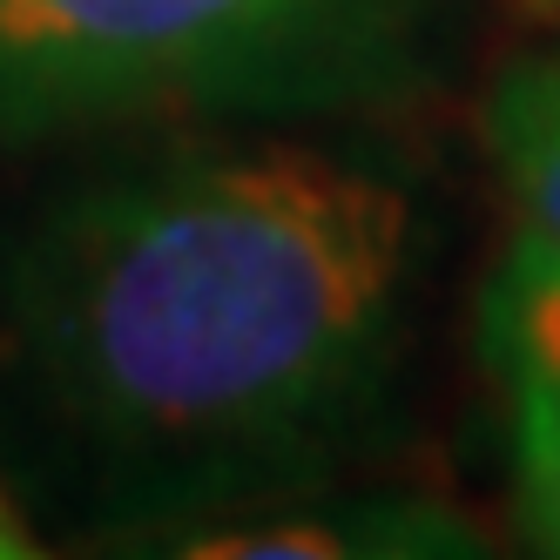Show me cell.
I'll use <instances>...</instances> for the list:
<instances>
[{
    "instance_id": "cell-2",
    "label": "cell",
    "mask_w": 560,
    "mask_h": 560,
    "mask_svg": "<svg viewBox=\"0 0 560 560\" xmlns=\"http://www.w3.org/2000/svg\"><path fill=\"white\" fill-rule=\"evenodd\" d=\"M453 0H0V142L406 95Z\"/></svg>"
},
{
    "instance_id": "cell-4",
    "label": "cell",
    "mask_w": 560,
    "mask_h": 560,
    "mask_svg": "<svg viewBox=\"0 0 560 560\" xmlns=\"http://www.w3.org/2000/svg\"><path fill=\"white\" fill-rule=\"evenodd\" d=\"M472 527L419 500L311 506V493L210 520L176 540V553H472Z\"/></svg>"
},
{
    "instance_id": "cell-3",
    "label": "cell",
    "mask_w": 560,
    "mask_h": 560,
    "mask_svg": "<svg viewBox=\"0 0 560 560\" xmlns=\"http://www.w3.org/2000/svg\"><path fill=\"white\" fill-rule=\"evenodd\" d=\"M472 331L506 419L513 520L540 553H560V244L534 223L500 244Z\"/></svg>"
},
{
    "instance_id": "cell-6",
    "label": "cell",
    "mask_w": 560,
    "mask_h": 560,
    "mask_svg": "<svg viewBox=\"0 0 560 560\" xmlns=\"http://www.w3.org/2000/svg\"><path fill=\"white\" fill-rule=\"evenodd\" d=\"M0 553H21V540L8 534V520H0Z\"/></svg>"
},
{
    "instance_id": "cell-1",
    "label": "cell",
    "mask_w": 560,
    "mask_h": 560,
    "mask_svg": "<svg viewBox=\"0 0 560 560\" xmlns=\"http://www.w3.org/2000/svg\"><path fill=\"white\" fill-rule=\"evenodd\" d=\"M425 264V183L372 142L136 149L0 236V378L115 527L176 547L378 446Z\"/></svg>"
},
{
    "instance_id": "cell-5",
    "label": "cell",
    "mask_w": 560,
    "mask_h": 560,
    "mask_svg": "<svg viewBox=\"0 0 560 560\" xmlns=\"http://www.w3.org/2000/svg\"><path fill=\"white\" fill-rule=\"evenodd\" d=\"M487 149L547 244H560V42L513 61L487 102Z\"/></svg>"
}]
</instances>
